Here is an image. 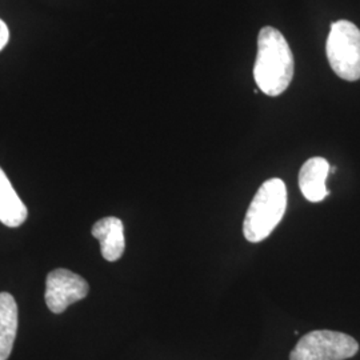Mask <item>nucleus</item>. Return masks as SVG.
I'll return each instance as SVG.
<instances>
[{"mask_svg": "<svg viewBox=\"0 0 360 360\" xmlns=\"http://www.w3.org/2000/svg\"><path fill=\"white\" fill-rule=\"evenodd\" d=\"M10 40V30L7 25L0 19V51L7 46Z\"/></svg>", "mask_w": 360, "mask_h": 360, "instance_id": "obj_10", "label": "nucleus"}, {"mask_svg": "<svg viewBox=\"0 0 360 360\" xmlns=\"http://www.w3.org/2000/svg\"><path fill=\"white\" fill-rule=\"evenodd\" d=\"M18 306L8 292L0 294V360H7L13 352L18 333Z\"/></svg>", "mask_w": 360, "mask_h": 360, "instance_id": "obj_9", "label": "nucleus"}, {"mask_svg": "<svg viewBox=\"0 0 360 360\" xmlns=\"http://www.w3.org/2000/svg\"><path fill=\"white\" fill-rule=\"evenodd\" d=\"M294 56L281 31L263 27L257 37L254 77L259 90L269 96H279L294 77Z\"/></svg>", "mask_w": 360, "mask_h": 360, "instance_id": "obj_1", "label": "nucleus"}, {"mask_svg": "<svg viewBox=\"0 0 360 360\" xmlns=\"http://www.w3.org/2000/svg\"><path fill=\"white\" fill-rule=\"evenodd\" d=\"M287 208V188L283 180L274 178L262 184L247 210L243 221L245 238L259 243L269 238L281 223Z\"/></svg>", "mask_w": 360, "mask_h": 360, "instance_id": "obj_2", "label": "nucleus"}, {"mask_svg": "<svg viewBox=\"0 0 360 360\" xmlns=\"http://www.w3.org/2000/svg\"><path fill=\"white\" fill-rule=\"evenodd\" d=\"M92 235L99 240L101 251L105 260H119L126 248L123 221L115 217L101 219L92 227Z\"/></svg>", "mask_w": 360, "mask_h": 360, "instance_id": "obj_7", "label": "nucleus"}, {"mask_svg": "<svg viewBox=\"0 0 360 360\" xmlns=\"http://www.w3.org/2000/svg\"><path fill=\"white\" fill-rule=\"evenodd\" d=\"M28 211L6 172L0 167V221L7 227H19L26 221Z\"/></svg>", "mask_w": 360, "mask_h": 360, "instance_id": "obj_8", "label": "nucleus"}, {"mask_svg": "<svg viewBox=\"0 0 360 360\" xmlns=\"http://www.w3.org/2000/svg\"><path fill=\"white\" fill-rule=\"evenodd\" d=\"M359 351L358 342L347 334L316 330L300 338L290 360H346Z\"/></svg>", "mask_w": 360, "mask_h": 360, "instance_id": "obj_4", "label": "nucleus"}, {"mask_svg": "<svg viewBox=\"0 0 360 360\" xmlns=\"http://www.w3.org/2000/svg\"><path fill=\"white\" fill-rule=\"evenodd\" d=\"M89 283L77 274L65 269L52 271L46 281V303L53 314H62L67 307L89 294Z\"/></svg>", "mask_w": 360, "mask_h": 360, "instance_id": "obj_5", "label": "nucleus"}, {"mask_svg": "<svg viewBox=\"0 0 360 360\" xmlns=\"http://www.w3.org/2000/svg\"><path fill=\"white\" fill-rule=\"evenodd\" d=\"M327 59L335 74L347 82L360 79V30L348 20L331 25L326 44Z\"/></svg>", "mask_w": 360, "mask_h": 360, "instance_id": "obj_3", "label": "nucleus"}, {"mask_svg": "<svg viewBox=\"0 0 360 360\" xmlns=\"http://www.w3.org/2000/svg\"><path fill=\"white\" fill-rule=\"evenodd\" d=\"M328 162L315 156L309 159L299 172V187L303 196L312 203H319L328 196V190L326 187V180L330 174Z\"/></svg>", "mask_w": 360, "mask_h": 360, "instance_id": "obj_6", "label": "nucleus"}]
</instances>
